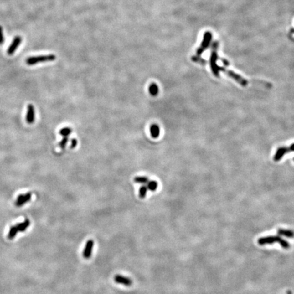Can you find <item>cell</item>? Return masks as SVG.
<instances>
[{"mask_svg": "<svg viewBox=\"0 0 294 294\" xmlns=\"http://www.w3.org/2000/svg\"><path fill=\"white\" fill-rule=\"evenodd\" d=\"M276 242H279L281 245L282 247H283L285 249H289L290 247L289 243H288L287 241L283 240V239L279 236H268V237L261 238L259 239V240H258V243L261 245H264L266 244L267 245L272 244V243H274Z\"/></svg>", "mask_w": 294, "mask_h": 294, "instance_id": "cell-1", "label": "cell"}, {"mask_svg": "<svg viewBox=\"0 0 294 294\" xmlns=\"http://www.w3.org/2000/svg\"><path fill=\"white\" fill-rule=\"evenodd\" d=\"M56 59V57L54 54H48V55H40L36 57H30L26 59L25 63L28 65H34L39 63L47 62V61H53Z\"/></svg>", "mask_w": 294, "mask_h": 294, "instance_id": "cell-2", "label": "cell"}, {"mask_svg": "<svg viewBox=\"0 0 294 294\" xmlns=\"http://www.w3.org/2000/svg\"><path fill=\"white\" fill-rule=\"evenodd\" d=\"M219 71L224 72L227 76H229L230 77L233 78V79L236 80L238 83L241 85L242 86H243V87H245V86H246L249 84V82L247 80L245 79V78H243L242 76H239L238 74L232 72V70H226L224 68L219 67Z\"/></svg>", "mask_w": 294, "mask_h": 294, "instance_id": "cell-3", "label": "cell"}, {"mask_svg": "<svg viewBox=\"0 0 294 294\" xmlns=\"http://www.w3.org/2000/svg\"><path fill=\"white\" fill-rule=\"evenodd\" d=\"M211 38H212V35L208 31V32H206L204 34V39L202 44L200 47L198 49L197 52H196V57H199L200 56L202 53L204 51L205 49L209 46L210 42L211 41Z\"/></svg>", "mask_w": 294, "mask_h": 294, "instance_id": "cell-4", "label": "cell"}, {"mask_svg": "<svg viewBox=\"0 0 294 294\" xmlns=\"http://www.w3.org/2000/svg\"><path fill=\"white\" fill-rule=\"evenodd\" d=\"M291 151H294V144L291 145L289 147H281L278 148L276 154L274 156V162H279L285 154Z\"/></svg>", "mask_w": 294, "mask_h": 294, "instance_id": "cell-5", "label": "cell"}, {"mask_svg": "<svg viewBox=\"0 0 294 294\" xmlns=\"http://www.w3.org/2000/svg\"><path fill=\"white\" fill-rule=\"evenodd\" d=\"M217 46L215 48L213 49V52H212V56L210 59V65L212 72L214 74V75L216 77L219 76V66L217 65Z\"/></svg>", "mask_w": 294, "mask_h": 294, "instance_id": "cell-6", "label": "cell"}, {"mask_svg": "<svg viewBox=\"0 0 294 294\" xmlns=\"http://www.w3.org/2000/svg\"><path fill=\"white\" fill-rule=\"evenodd\" d=\"M21 41H22V38L21 36H16L14 38L13 42H12L11 44L9 46L8 49L7 50L8 54H9V55H13V54L15 53L16 50H17V49L18 48L19 45L21 44Z\"/></svg>", "mask_w": 294, "mask_h": 294, "instance_id": "cell-7", "label": "cell"}, {"mask_svg": "<svg viewBox=\"0 0 294 294\" xmlns=\"http://www.w3.org/2000/svg\"><path fill=\"white\" fill-rule=\"evenodd\" d=\"M93 247L94 241L91 240V239H90V240H89L86 242V245L83 252V256L86 260H89V259L91 257Z\"/></svg>", "mask_w": 294, "mask_h": 294, "instance_id": "cell-8", "label": "cell"}, {"mask_svg": "<svg viewBox=\"0 0 294 294\" xmlns=\"http://www.w3.org/2000/svg\"><path fill=\"white\" fill-rule=\"evenodd\" d=\"M114 281H115L116 283L121 284L126 286V287H129L133 283V281L131 279H129L127 276H125L123 275H120V274H116L114 276Z\"/></svg>", "mask_w": 294, "mask_h": 294, "instance_id": "cell-9", "label": "cell"}, {"mask_svg": "<svg viewBox=\"0 0 294 294\" xmlns=\"http://www.w3.org/2000/svg\"><path fill=\"white\" fill-rule=\"evenodd\" d=\"M31 198V194L30 193H27L26 194H23V195H19L18 197L17 198V201H16L15 205L19 207L21 206L23 204H25V203L28 202Z\"/></svg>", "mask_w": 294, "mask_h": 294, "instance_id": "cell-10", "label": "cell"}, {"mask_svg": "<svg viewBox=\"0 0 294 294\" xmlns=\"http://www.w3.org/2000/svg\"><path fill=\"white\" fill-rule=\"evenodd\" d=\"M35 119V110L32 104H29L27 106V112L26 116V121L29 124H31L34 122Z\"/></svg>", "mask_w": 294, "mask_h": 294, "instance_id": "cell-11", "label": "cell"}, {"mask_svg": "<svg viewBox=\"0 0 294 294\" xmlns=\"http://www.w3.org/2000/svg\"><path fill=\"white\" fill-rule=\"evenodd\" d=\"M151 137L153 138H157L160 134V129L158 125L152 124L150 128Z\"/></svg>", "mask_w": 294, "mask_h": 294, "instance_id": "cell-12", "label": "cell"}, {"mask_svg": "<svg viewBox=\"0 0 294 294\" xmlns=\"http://www.w3.org/2000/svg\"><path fill=\"white\" fill-rule=\"evenodd\" d=\"M29 225H30L29 220V219H26L24 222L20 223H18V224L16 225V227H17V228L18 229V232H24L27 227L29 226Z\"/></svg>", "mask_w": 294, "mask_h": 294, "instance_id": "cell-13", "label": "cell"}, {"mask_svg": "<svg viewBox=\"0 0 294 294\" xmlns=\"http://www.w3.org/2000/svg\"><path fill=\"white\" fill-rule=\"evenodd\" d=\"M278 234L281 235V236H285L286 237H289V238L294 237V232L291 230H286L280 229L278 230Z\"/></svg>", "mask_w": 294, "mask_h": 294, "instance_id": "cell-14", "label": "cell"}, {"mask_svg": "<svg viewBox=\"0 0 294 294\" xmlns=\"http://www.w3.org/2000/svg\"><path fill=\"white\" fill-rule=\"evenodd\" d=\"M149 93L152 96H156L159 93V87L155 83H152L149 86Z\"/></svg>", "mask_w": 294, "mask_h": 294, "instance_id": "cell-15", "label": "cell"}, {"mask_svg": "<svg viewBox=\"0 0 294 294\" xmlns=\"http://www.w3.org/2000/svg\"><path fill=\"white\" fill-rule=\"evenodd\" d=\"M18 232V229L17 228V227H16V225L11 227L8 238V239H10V240H12V239H13L16 236H17Z\"/></svg>", "mask_w": 294, "mask_h": 294, "instance_id": "cell-16", "label": "cell"}, {"mask_svg": "<svg viewBox=\"0 0 294 294\" xmlns=\"http://www.w3.org/2000/svg\"><path fill=\"white\" fill-rule=\"evenodd\" d=\"M134 182L136 183H140V184H147L149 181V179H148L147 177H144V176H137V177L134 178Z\"/></svg>", "mask_w": 294, "mask_h": 294, "instance_id": "cell-17", "label": "cell"}, {"mask_svg": "<svg viewBox=\"0 0 294 294\" xmlns=\"http://www.w3.org/2000/svg\"><path fill=\"white\" fill-rule=\"evenodd\" d=\"M146 185L148 188V189H149L151 191H155L157 188L158 187V184L155 181H149Z\"/></svg>", "mask_w": 294, "mask_h": 294, "instance_id": "cell-18", "label": "cell"}, {"mask_svg": "<svg viewBox=\"0 0 294 294\" xmlns=\"http://www.w3.org/2000/svg\"><path fill=\"white\" fill-rule=\"evenodd\" d=\"M72 132V129H70L69 127H64L61 129L59 132V134L64 137H68Z\"/></svg>", "mask_w": 294, "mask_h": 294, "instance_id": "cell-19", "label": "cell"}, {"mask_svg": "<svg viewBox=\"0 0 294 294\" xmlns=\"http://www.w3.org/2000/svg\"><path fill=\"white\" fill-rule=\"evenodd\" d=\"M148 191V188L147 185H143L140 188V191H139V195L140 198H144L146 197V195Z\"/></svg>", "mask_w": 294, "mask_h": 294, "instance_id": "cell-20", "label": "cell"}, {"mask_svg": "<svg viewBox=\"0 0 294 294\" xmlns=\"http://www.w3.org/2000/svg\"><path fill=\"white\" fill-rule=\"evenodd\" d=\"M68 137H64V138L61 140V141L59 142V145L61 148L64 149V148H65L66 144H68Z\"/></svg>", "mask_w": 294, "mask_h": 294, "instance_id": "cell-21", "label": "cell"}, {"mask_svg": "<svg viewBox=\"0 0 294 294\" xmlns=\"http://www.w3.org/2000/svg\"><path fill=\"white\" fill-rule=\"evenodd\" d=\"M3 42H4V38H3V28L0 25V45H2Z\"/></svg>", "mask_w": 294, "mask_h": 294, "instance_id": "cell-22", "label": "cell"}, {"mask_svg": "<svg viewBox=\"0 0 294 294\" xmlns=\"http://www.w3.org/2000/svg\"><path fill=\"white\" fill-rule=\"evenodd\" d=\"M78 144V141L76 139H72L71 141V145H70V148H74Z\"/></svg>", "mask_w": 294, "mask_h": 294, "instance_id": "cell-23", "label": "cell"}]
</instances>
